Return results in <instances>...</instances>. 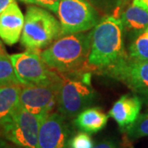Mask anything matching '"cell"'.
<instances>
[{
  "mask_svg": "<svg viewBox=\"0 0 148 148\" xmlns=\"http://www.w3.org/2000/svg\"><path fill=\"white\" fill-rule=\"evenodd\" d=\"M124 27L114 15L103 17L90 32L88 67L102 72L127 58L124 49Z\"/></svg>",
  "mask_w": 148,
  "mask_h": 148,
  "instance_id": "6da1fadb",
  "label": "cell"
},
{
  "mask_svg": "<svg viewBox=\"0 0 148 148\" xmlns=\"http://www.w3.org/2000/svg\"><path fill=\"white\" fill-rule=\"evenodd\" d=\"M90 33H75L59 36L40 52L45 63L61 73H78L88 67Z\"/></svg>",
  "mask_w": 148,
  "mask_h": 148,
  "instance_id": "7a4b0ae2",
  "label": "cell"
},
{
  "mask_svg": "<svg viewBox=\"0 0 148 148\" xmlns=\"http://www.w3.org/2000/svg\"><path fill=\"white\" fill-rule=\"evenodd\" d=\"M60 34V23L50 12L36 5L27 8L21 36L24 47L38 50L47 48Z\"/></svg>",
  "mask_w": 148,
  "mask_h": 148,
  "instance_id": "3957f363",
  "label": "cell"
},
{
  "mask_svg": "<svg viewBox=\"0 0 148 148\" xmlns=\"http://www.w3.org/2000/svg\"><path fill=\"white\" fill-rule=\"evenodd\" d=\"M95 96L90 82L83 80L82 75L79 79L66 75L59 82L56 106L59 114L66 119H72L89 108Z\"/></svg>",
  "mask_w": 148,
  "mask_h": 148,
  "instance_id": "277c9868",
  "label": "cell"
},
{
  "mask_svg": "<svg viewBox=\"0 0 148 148\" xmlns=\"http://www.w3.org/2000/svg\"><path fill=\"white\" fill-rule=\"evenodd\" d=\"M16 78L22 86L51 83L61 78L45 63L38 49H27L10 56Z\"/></svg>",
  "mask_w": 148,
  "mask_h": 148,
  "instance_id": "5b68a950",
  "label": "cell"
},
{
  "mask_svg": "<svg viewBox=\"0 0 148 148\" xmlns=\"http://www.w3.org/2000/svg\"><path fill=\"white\" fill-rule=\"evenodd\" d=\"M57 14L61 27L60 36L87 32L100 21L95 8L88 0H61Z\"/></svg>",
  "mask_w": 148,
  "mask_h": 148,
  "instance_id": "8992f818",
  "label": "cell"
},
{
  "mask_svg": "<svg viewBox=\"0 0 148 148\" xmlns=\"http://www.w3.org/2000/svg\"><path fill=\"white\" fill-rule=\"evenodd\" d=\"M41 119L21 106L12 119L2 127L3 137L14 145L38 148V137Z\"/></svg>",
  "mask_w": 148,
  "mask_h": 148,
  "instance_id": "52a82bcc",
  "label": "cell"
},
{
  "mask_svg": "<svg viewBox=\"0 0 148 148\" xmlns=\"http://www.w3.org/2000/svg\"><path fill=\"white\" fill-rule=\"evenodd\" d=\"M60 81L61 78L48 84L23 86L19 96L20 106L43 119L57 106Z\"/></svg>",
  "mask_w": 148,
  "mask_h": 148,
  "instance_id": "ba28073f",
  "label": "cell"
},
{
  "mask_svg": "<svg viewBox=\"0 0 148 148\" xmlns=\"http://www.w3.org/2000/svg\"><path fill=\"white\" fill-rule=\"evenodd\" d=\"M103 73L122 82L138 95L148 93V61L127 58L106 69Z\"/></svg>",
  "mask_w": 148,
  "mask_h": 148,
  "instance_id": "9c48e42d",
  "label": "cell"
},
{
  "mask_svg": "<svg viewBox=\"0 0 148 148\" xmlns=\"http://www.w3.org/2000/svg\"><path fill=\"white\" fill-rule=\"evenodd\" d=\"M70 135L66 118L58 113H50L40 123L38 148H68Z\"/></svg>",
  "mask_w": 148,
  "mask_h": 148,
  "instance_id": "30bf717a",
  "label": "cell"
},
{
  "mask_svg": "<svg viewBox=\"0 0 148 148\" xmlns=\"http://www.w3.org/2000/svg\"><path fill=\"white\" fill-rule=\"evenodd\" d=\"M25 17L16 1L0 14V39L8 45H15L21 38Z\"/></svg>",
  "mask_w": 148,
  "mask_h": 148,
  "instance_id": "8fae6325",
  "label": "cell"
},
{
  "mask_svg": "<svg viewBox=\"0 0 148 148\" xmlns=\"http://www.w3.org/2000/svg\"><path fill=\"white\" fill-rule=\"evenodd\" d=\"M142 106L143 100L139 95H124L112 106L109 116L114 119L122 130H124L138 119Z\"/></svg>",
  "mask_w": 148,
  "mask_h": 148,
  "instance_id": "7c38bea8",
  "label": "cell"
},
{
  "mask_svg": "<svg viewBox=\"0 0 148 148\" xmlns=\"http://www.w3.org/2000/svg\"><path fill=\"white\" fill-rule=\"evenodd\" d=\"M21 84L0 86V128L12 119L20 106Z\"/></svg>",
  "mask_w": 148,
  "mask_h": 148,
  "instance_id": "4fadbf2b",
  "label": "cell"
},
{
  "mask_svg": "<svg viewBox=\"0 0 148 148\" xmlns=\"http://www.w3.org/2000/svg\"><path fill=\"white\" fill-rule=\"evenodd\" d=\"M109 116L100 108H87L76 117L74 124L82 132L95 133L105 128Z\"/></svg>",
  "mask_w": 148,
  "mask_h": 148,
  "instance_id": "5bb4252c",
  "label": "cell"
},
{
  "mask_svg": "<svg viewBox=\"0 0 148 148\" xmlns=\"http://www.w3.org/2000/svg\"><path fill=\"white\" fill-rule=\"evenodd\" d=\"M120 19L124 31L133 35L135 38L148 27V11L132 3L122 13Z\"/></svg>",
  "mask_w": 148,
  "mask_h": 148,
  "instance_id": "9a60e30c",
  "label": "cell"
},
{
  "mask_svg": "<svg viewBox=\"0 0 148 148\" xmlns=\"http://www.w3.org/2000/svg\"><path fill=\"white\" fill-rule=\"evenodd\" d=\"M127 57L136 61H148V36L143 32L134 38L127 49Z\"/></svg>",
  "mask_w": 148,
  "mask_h": 148,
  "instance_id": "2e32d148",
  "label": "cell"
},
{
  "mask_svg": "<svg viewBox=\"0 0 148 148\" xmlns=\"http://www.w3.org/2000/svg\"><path fill=\"white\" fill-rule=\"evenodd\" d=\"M123 132L129 140H136L148 137V112L139 114L138 119L127 126Z\"/></svg>",
  "mask_w": 148,
  "mask_h": 148,
  "instance_id": "e0dca14e",
  "label": "cell"
},
{
  "mask_svg": "<svg viewBox=\"0 0 148 148\" xmlns=\"http://www.w3.org/2000/svg\"><path fill=\"white\" fill-rule=\"evenodd\" d=\"M11 84L21 83L16 78L10 56L6 53L0 56V86Z\"/></svg>",
  "mask_w": 148,
  "mask_h": 148,
  "instance_id": "ac0fdd59",
  "label": "cell"
},
{
  "mask_svg": "<svg viewBox=\"0 0 148 148\" xmlns=\"http://www.w3.org/2000/svg\"><path fill=\"white\" fill-rule=\"evenodd\" d=\"M94 143L92 138L87 132H77L69 138L68 148H92Z\"/></svg>",
  "mask_w": 148,
  "mask_h": 148,
  "instance_id": "d6986e66",
  "label": "cell"
},
{
  "mask_svg": "<svg viewBox=\"0 0 148 148\" xmlns=\"http://www.w3.org/2000/svg\"><path fill=\"white\" fill-rule=\"evenodd\" d=\"M94 8L104 13H112L119 8L122 0H88Z\"/></svg>",
  "mask_w": 148,
  "mask_h": 148,
  "instance_id": "ffe728a7",
  "label": "cell"
},
{
  "mask_svg": "<svg viewBox=\"0 0 148 148\" xmlns=\"http://www.w3.org/2000/svg\"><path fill=\"white\" fill-rule=\"evenodd\" d=\"M21 1L26 3L46 8L48 10L52 11L54 13H58V6L61 0H21Z\"/></svg>",
  "mask_w": 148,
  "mask_h": 148,
  "instance_id": "44dd1931",
  "label": "cell"
},
{
  "mask_svg": "<svg viewBox=\"0 0 148 148\" xmlns=\"http://www.w3.org/2000/svg\"><path fill=\"white\" fill-rule=\"evenodd\" d=\"M92 148H119V145L117 144L116 142H114L112 139H107L104 140L98 144H96Z\"/></svg>",
  "mask_w": 148,
  "mask_h": 148,
  "instance_id": "7402d4cb",
  "label": "cell"
},
{
  "mask_svg": "<svg viewBox=\"0 0 148 148\" xmlns=\"http://www.w3.org/2000/svg\"><path fill=\"white\" fill-rule=\"evenodd\" d=\"M132 3L148 11V0H133Z\"/></svg>",
  "mask_w": 148,
  "mask_h": 148,
  "instance_id": "603a6c76",
  "label": "cell"
},
{
  "mask_svg": "<svg viewBox=\"0 0 148 148\" xmlns=\"http://www.w3.org/2000/svg\"><path fill=\"white\" fill-rule=\"evenodd\" d=\"M15 0H0V14L3 12V11L6 9V8L12 3Z\"/></svg>",
  "mask_w": 148,
  "mask_h": 148,
  "instance_id": "cb8c5ba5",
  "label": "cell"
},
{
  "mask_svg": "<svg viewBox=\"0 0 148 148\" xmlns=\"http://www.w3.org/2000/svg\"><path fill=\"white\" fill-rule=\"evenodd\" d=\"M0 148H12L4 139L0 138Z\"/></svg>",
  "mask_w": 148,
  "mask_h": 148,
  "instance_id": "d4e9b609",
  "label": "cell"
},
{
  "mask_svg": "<svg viewBox=\"0 0 148 148\" xmlns=\"http://www.w3.org/2000/svg\"><path fill=\"white\" fill-rule=\"evenodd\" d=\"M140 97L142 98L143 100V102H145L148 106V93H146V94H143V95H139Z\"/></svg>",
  "mask_w": 148,
  "mask_h": 148,
  "instance_id": "484cf974",
  "label": "cell"
},
{
  "mask_svg": "<svg viewBox=\"0 0 148 148\" xmlns=\"http://www.w3.org/2000/svg\"><path fill=\"white\" fill-rule=\"evenodd\" d=\"M6 51L4 50V49L3 48L2 45H0V56H2V55H3V54H6Z\"/></svg>",
  "mask_w": 148,
  "mask_h": 148,
  "instance_id": "4316f807",
  "label": "cell"
},
{
  "mask_svg": "<svg viewBox=\"0 0 148 148\" xmlns=\"http://www.w3.org/2000/svg\"><path fill=\"white\" fill-rule=\"evenodd\" d=\"M12 148H27V147H20V146H16V145H14Z\"/></svg>",
  "mask_w": 148,
  "mask_h": 148,
  "instance_id": "83f0119b",
  "label": "cell"
},
{
  "mask_svg": "<svg viewBox=\"0 0 148 148\" xmlns=\"http://www.w3.org/2000/svg\"><path fill=\"white\" fill-rule=\"evenodd\" d=\"M144 33H145V34H146V35H147V36H148V27H147V29H146V30L144 31Z\"/></svg>",
  "mask_w": 148,
  "mask_h": 148,
  "instance_id": "f1b7e54d",
  "label": "cell"
}]
</instances>
